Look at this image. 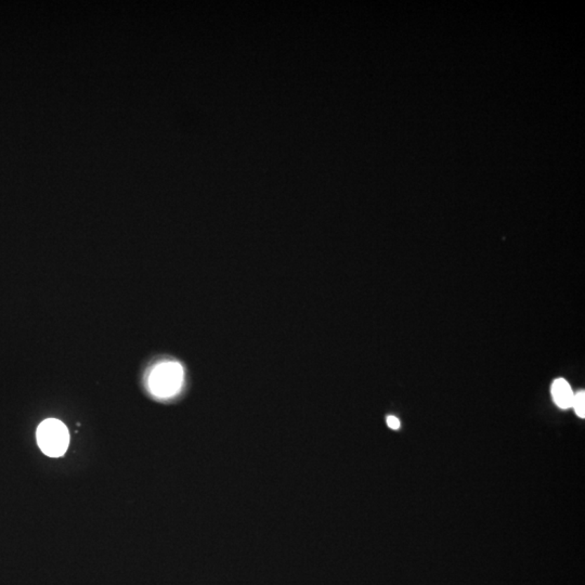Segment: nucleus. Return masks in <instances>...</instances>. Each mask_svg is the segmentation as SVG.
<instances>
[{
	"label": "nucleus",
	"instance_id": "nucleus-1",
	"mask_svg": "<svg viewBox=\"0 0 585 585\" xmlns=\"http://www.w3.org/2000/svg\"><path fill=\"white\" fill-rule=\"evenodd\" d=\"M184 368L179 362L164 361L153 368L149 376V388L157 398L174 397L184 383Z\"/></svg>",
	"mask_w": 585,
	"mask_h": 585
},
{
	"label": "nucleus",
	"instance_id": "nucleus-2",
	"mask_svg": "<svg viewBox=\"0 0 585 585\" xmlns=\"http://www.w3.org/2000/svg\"><path fill=\"white\" fill-rule=\"evenodd\" d=\"M37 443L48 457H62L69 443L67 426L59 419H46L37 429Z\"/></svg>",
	"mask_w": 585,
	"mask_h": 585
},
{
	"label": "nucleus",
	"instance_id": "nucleus-3",
	"mask_svg": "<svg viewBox=\"0 0 585 585\" xmlns=\"http://www.w3.org/2000/svg\"><path fill=\"white\" fill-rule=\"evenodd\" d=\"M552 395L555 403L562 409H569L572 407L574 394L570 385L565 379H556L552 386Z\"/></svg>",
	"mask_w": 585,
	"mask_h": 585
},
{
	"label": "nucleus",
	"instance_id": "nucleus-4",
	"mask_svg": "<svg viewBox=\"0 0 585 585\" xmlns=\"http://www.w3.org/2000/svg\"><path fill=\"white\" fill-rule=\"evenodd\" d=\"M572 407L576 410V413L579 417L584 419L585 417V393L580 391V393L574 395V402H572Z\"/></svg>",
	"mask_w": 585,
	"mask_h": 585
},
{
	"label": "nucleus",
	"instance_id": "nucleus-5",
	"mask_svg": "<svg viewBox=\"0 0 585 585\" xmlns=\"http://www.w3.org/2000/svg\"><path fill=\"white\" fill-rule=\"evenodd\" d=\"M387 425L391 429H398L400 427V421L396 417H388Z\"/></svg>",
	"mask_w": 585,
	"mask_h": 585
}]
</instances>
